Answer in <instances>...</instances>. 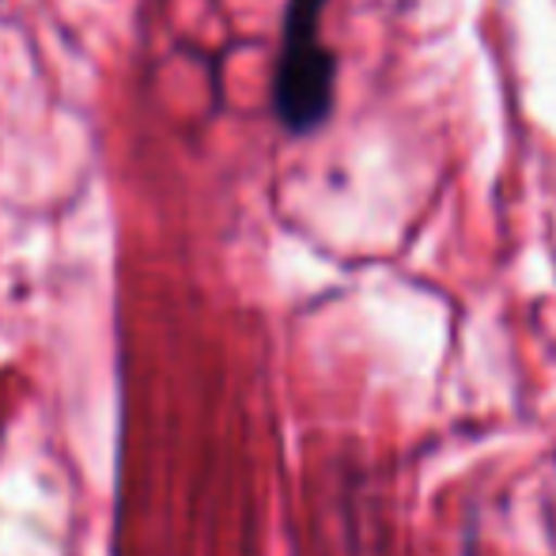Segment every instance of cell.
Segmentation results:
<instances>
[{
	"label": "cell",
	"instance_id": "6da1fadb",
	"mask_svg": "<svg viewBox=\"0 0 556 556\" xmlns=\"http://www.w3.org/2000/svg\"><path fill=\"white\" fill-rule=\"evenodd\" d=\"M326 0H288L280 58L273 73V111L295 137L323 129L333 111L337 65L323 42Z\"/></svg>",
	"mask_w": 556,
	"mask_h": 556
}]
</instances>
